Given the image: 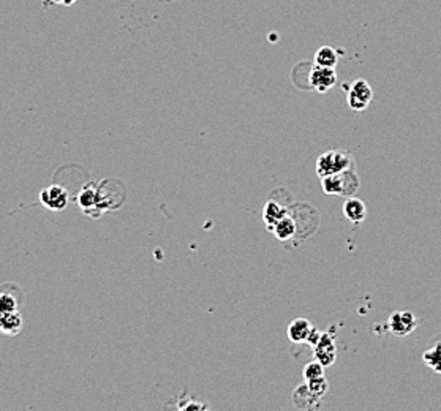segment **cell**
<instances>
[{"mask_svg":"<svg viewBox=\"0 0 441 411\" xmlns=\"http://www.w3.org/2000/svg\"><path fill=\"white\" fill-rule=\"evenodd\" d=\"M24 320L20 311L8 312V313H0V332L5 336L15 337L22 331Z\"/></svg>","mask_w":441,"mask_h":411,"instance_id":"cell-12","label":"cell"},{"mask_svg":"<svg viewBox=\"0 0 441 411\" xmlns=\"http://www.w3.org/2000/svg\"><path fill=\"white\" fill-rule=\"evenodd\" d=\"M271 231L278 241L287 242L290 239H293V237L296 236L297 225L294 222V218L287 214V216H285L282 220H278V222L274 225V228Z\"/></svg>","mask_w":441,"mask_h":411,"instance_id":"cell-15","label":"cell"},{"mask_svg":"<svg viewBox=\"0 0 441 411\" xmlns=\"http://www.w3.org/2000/svg\"><path fill=\"white\" fill-rule=\"evenodd\" d=\"M20 311V301L8 293V291H0V313H8Z\"/></svg>","mask_w":441,"mask_h":411,"instance_id":"cell-18","label":"cell"},{"mask_svg":"<svg viewBox=\"0 0 441 411\" xmlns=\"http://www.w3.org/2000/svg\"><path fill=\"white\" fill-rule=\"evenodd\" d=\"M312 329H313V326L308 320L296 318L290 323L287 329V336L293 343H306Z\"/></svg>","mask_w":441,"mask_h":411,"instance_id":"cell-11","label":"cell"},{"mask_svg":"<svg viewBox=\"0 0 441 411\" xmlns=\"http://www.w3.org/2000/svg\"><path fill=\"white\" fill-rule=\"evenodd\" d=\"M338 63V54L337 51L331 46H321L315 54V65L326 68H336Z\"/></svg>","mask_w":441,"mask_h":411,"instance_id":"cell-16","label":"cell"},{"mask_svg":"<svg viewBox=\"0 0 441 411\" xmlns=\"http://www.w3.org/2000/svg\"><path fill=\"white\" fill-rule=\"evenodd\" d=\"M125 201V188L114 179H105L97 184V207L100 216L108 211H117Z\"/></svg>","mask_w":441,"mask_h":411,"instance_id":"cell-2","label":"cell"},{"mask_svg":"<svg viewBox=\"0 0 441 411\" xmlns=\"http://www.w3.org/2000/svg\"><path fill=\"white\" fill-rule=\"evenodd\" d=\"M40 202L52 212H62L68 206L70 195L62 186L52 184V186L41 190Z\"/></svg>","mask_w":441,"mask_h":411,"instance_id":"cell-5","label":"cell"},{"mask_svg":"<svg viewBox=\"0 0 441 411\" xmlns=\"http://www.w3.org/2000/svg\"><path fill=\"white\" fill-rule=\"evenodd\" d=\"M320 402H321V398L315 397L312 392L308 391L306 381L297 386L293 392V405L299 410H313L318 407Z\"/></svg>","mask_w":441,"mask_h":411,"instance_id":"cell-13","label":"cell"},{"mask_svg":"<svg viewBox=\"0 0 441 411\" xmlns=\"http://www.w3.org/2000/svg\"><path fill=\"white\" fill-rule=\"evenodd\" d=\"M359 177L353 168H348L338 174L321 177V188L326 195L353 196L359 190Z\"/></svg>","mask_w":441,"mask_h":411,"instance_id":"cell-1","label":"cell"},{"mask_svg":"<svg viewBox=\"0 0 441 411\" xmlns=\"http://www.w3.org/2000/svg\"><path fill=\"white\" fill-rule=\"evenodd\" d=\"M302 373H304V380L306 381L324 377V366L318 361H312V362H308L306 367H304Z\"/></svg>","mask_w":441,"mask_h":411,"instance_id":"cell-20","label":"cell"},{"mask_svg":"<svg viewBox=\"0 0 441 411\" xmlns=\"http://www.w3.org/2000/svg\"><path fill=\"white\" fill-rule=\"evenodd\" d=\"M386 327L392 336L407 337L408 334H411L416 327H418V320H416L414 313H411L408 311H401L391 315L389 320L386 321Z\"/></svg>","mask_w":441,"mask_h":411,"instance_id":"cell-6","label":"cell"},{"mask_svg":"<svg viewBox=\"0 0 441 411\" xmlns=\"http://www.w3.org/2000/svg\"><path fill=\"white\" fill-rule=\"evenodd\" d=\"M176 407L179 408V410H182V411H188V410H207V405H204V403H201V402H198V401H195L193 397H190V398H187V402H186V398H181V402H179Z\"/></svg>","mask_w":441,"mask_h":411,"instance_id":"cell-21","label":"cell"},{"mask_svg":"<svg viewBox=\"0 0 441 411\" xmlns=\"http://www.w3.org/2000/svg\"><path fill=\"white\" fill-rule=\"evenodd\" d=\"M353 166V157L347 151H341V149H332L321 154L317 160V174L320 177H326L331 174H338L345 170H348Z\"/></svg>","mask_w":441,"mask_h":411,"instance_id":"cell-3","label":"cell"},{"mask_svg":"<svg viewBox=\"0 0 441 411\" xmlns=\"http://www.w3.org/2000/svg\"><path fill=\"white\" fill-rule=\"evenodd\" d=\"M77 204L86 216L92 218L101 217L97 207V184L91 182L81 188L80 195H77Z\"/></svg>","mask_w":441,"mask_h":411,"instance_id":"cell-8","label":"cell"},{"mask_svg":"<svg viewBox=\"0 0 441 411\" xmlns=\"http://www.w3.org/2000/svg\"><path fill=\"white\" fill-rule=\"evenodd\" d=\"M422 359H424V364L428 368H432V371L437 373H441V342L432 345V347L422 354Z\"/></svg>","mask_w":441,"mask_h":411,"instance_id":"cell-17","label":"cell"},{"mask_svg":"<svg viewBox=\"0 0 441 411\" xmlns=\"http://www.w3.org/2000/svg\"><path fill=\"white\" fill-rule=\"evenodd\" d=\"M336 82H337V75L334 68H326V67H320V65H315V67L310 70L308 84L313 91H317L320 94H326V92H329L334 86H336Z\"/></svg>","mask_w":441,"mask_h":411,"instance_id":"cell-7","label":"cell"},{"mask_svg":"<svg viewBox=\"0 0 441 411\" xmlns=\"http://www.w3.org/2000/svg\"><path fill=\"white\" fill-rule=\"evenodd\" d=\"M343 216L350 220L351 223H362L366 220L367 209L364 201L359 198H353V196H348L343 202Z\"/></svg>","mask_w":441,"mask_h":411,"instance_id":"cell-10","label":"cell"},{"mask_svg":"<svg viewBox=\"0 0 441 411\" xmlns=\"http://www.w3.org/2000/svg\"><path fill=\"white\" fill-rule=\"evenodd\" d=\"M315 356H317V361L321 362L324 367H329L336 361V342H334V336L331 334H321L320 341L315 345Z\"/></svg>","mask_w":441,"mask_h":411,"instance_id":"cell-9","label":"cell"},{"mask_svg":"<svg viewBox=\"0 0 441 411\" xmlns=\"http://www.w3.org/2000/svg\"><path fill=\"white\" fill-rule=\"evenodd\" d=\"M306 384H307L308 391L312 392L315 397H318V398H323L324 394L327 392V389H329V383H327V380L324 377L308 380V381H306Z\"/></svg>","mask_w":441,"mask_h":411,"instance_id":"cell-19","label":"cell"},{"mask_svg":"<svg viewBox=\"0 0 441 411\" xmlns=\"http://www.w3.org/2000/svg\"><path fill=\"white\" fill-rule=\"evenodd\" d=\"M287 214H288L287 207L280 204V202L274 200L267 201L263 207V222L266 223L267 230L271 231L274 228V225H276L278 220H282Z\"/></svg>","mask_w":441,"mask_h":411,"instance_id":"cell-14","label":"cell"},{"mask_svg":"<svg viewBox=\"0 0 441 411\" xmlns=\"http://www.w3.org/2000/svg\"><path fill=\"white\" fill-rule=\"evenodd\" d=\"M77 0H50V3L54 5H65V7H71V5L76 3Z\"/></svg>","mask_w":441,"mask_h":411,"instance_id":"cell-22","label":"cell"},{"mask_svg":"<svg viewBox=\"0 0 441 411\" xmlns=\"http://www.w3.org/2000/svg\"><path fill=\"white\" fill-rule=\"evenodd\" d=\"M373 100V91L366 80H356L350 86L347 103L353 111H364Z\"/></svg>","mask_w":441,"mask_h":411,"instance_id":"cell-4","label":"cell"}]
</instances>
